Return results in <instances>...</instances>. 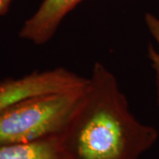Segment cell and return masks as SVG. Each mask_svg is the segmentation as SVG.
Instances as JSON below:
<instances>
[{
    "mask_svg": "<svg viewBox=\"0 0 159 159\" xmlns=\"http://www.w3.org/2000/svg\"><path fill=\"white\" fill-rule=\"evenodd\" d=\"M158 137L156 127L132 113L116 76L96 62L79 108L60 140L68 159H140Z\"/></svg>",
    "mask_w": 159,
    "mask_h": 159,
    "instance_id": "6da1fadb",
    "label": "cell"
},
{
    "mask_svg": "<svg viewBox=\"0 0 159 159\" xmlns=\"http://www.w3.org/2000/svg\"><path fill=\"white\" fill-rule=\"evenodd\" d=\"M85 88L28 97L0 111V145L61 135L79 108Z\"/></svg>",
    "mask_w": 159,
    "mask_h": 159,
    "instance_id": "7a4b0ae2",
    "label": "cell"
},
{
    "mask_svg": "<svg viewBox=\"0 0 159 159\" xmlns=\"http://www.w3.org/2000/svg\"><path fill=\"white\" fill-rule=\"evenodd\" d=\"M87 80L64 67L34 72L18 79L8 78L0 81V111L28 97L82 89Z\"/></svg>",
    "mask_w": 159,
    "mask_h": 159,
    "instance_id": "3957f363",
    "label": "cell"
},
{
    "mask_svg": "<svg viewBox=\"0 0 159 159\" xmlns=\"http://www.w3.org/2000/svg\"><path fill=\"white\" fill-rule=\"evenodd\" d=\"M84 0H43L38 9L26 20L19 36L35 45L50 42L62 21Z\"/></svg>",
    "mask_w": 159,
    "mask_h": 159,
    "instance_id": "277c9868",
    "label": "cell"
},
{
    "mask_svg": "<svg viewBox=\"0 0 159 159\" xmlns=\"http://www.w3.org/2000/svg\"><path fill=\"white\" fill-rule=\"evenodd\" d=\"M0 159H68L60 135L23 143L0 145Z\"/></svg>",
    "mask_w": 159,
    "mask_h": 159,
    "instance_id": "5b68a950",
    "label": "cell"
},
{
    "mask_svg": "<svg viewBox=\"0 0 159 159\" xmlns=\"http://www.w3.org/2000/svg\"><path fill=\"white\" fill-rule=\"evenodd\" d=\"M145 23L149 34H151L156 43V46L151 43L148 44V57L155 74L157 102L159 106V17L148 12L145 15Z\"/></svg>",
    "mask_w": 159,
    "mask_h": 159,
    "instance_id": "8992f818",
    "label": "cell"
},
{
    "mask_svg": "<svg viewBox=\"0 0 159 159\" xmlns=\"http://www.w3.org/2000/svg\"><path fill=\"white\" fill-rule=\"evenodd\" d=\"M12 0H0V17L4 16L8 11Z\"/></svg>",
    "mask_w": 159,
    "mask_h": 159,
    "instance_id": "52a82bcc",
    "label": "cell"
}]
</instances>
